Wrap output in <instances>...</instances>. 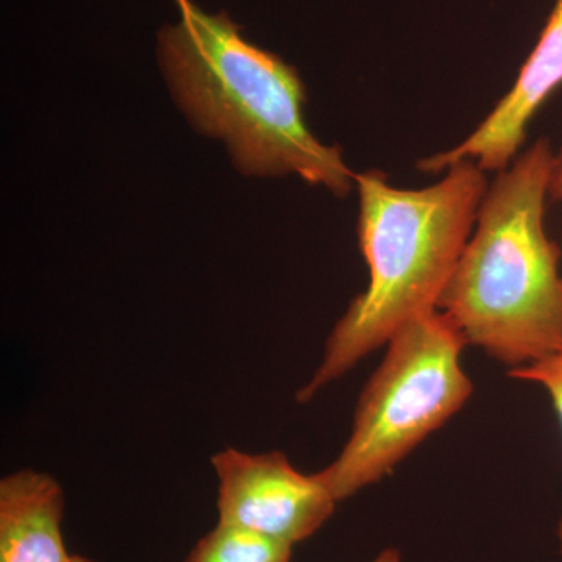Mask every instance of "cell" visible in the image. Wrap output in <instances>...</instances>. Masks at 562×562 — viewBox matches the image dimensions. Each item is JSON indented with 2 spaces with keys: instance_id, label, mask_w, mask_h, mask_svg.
Returning <instances> with one entry per match:
<instances>
[{
  "instance_id": "4",
  "label": "cell",
  "mask_w": 562,
  "mask_h": 562,
  "mask_svg": "<svg viewBox=\"0 0 562 562\" xmlns=\"http://www.w3.org/2000/svg\"><path fill=\"white\" fill-rule=\"evenodd\" d=\"M386 346L358 398L349 441L314 473L338 503L380 482L472 395L461 366L468 344L439 310L403 325Z\"/></svg>"
},
{
  "instance_id": "3",
  "label": "cell",
  "mask_w": 562,
  "mask_h": 562,
  "mask_svg": "<svg viewBox=\"0 0 562 562\" xmlns=\"http://www.w3.org/2000/svg\"><path fill=\"white\" fill-rule=\"evenodd\" d=\"M553 158L539 138L498 172L438 305L465 344L513 369L562 350L561 249L543 227Z\"/></svg>"
},
{
  "instance_id": "10",
  "label": "cell",
  "mask_w": 562,
  "mask_h": 562,
  "mask_svg": "<svg viewBox=\"0 0 562 562\" xmlns=\"http://www.w3.org/2000/svg\"><path fill=\"white\" fill-rule=\"evenodd\" d=\"M549 198L562 202V150L554 155L549 180Z\"/></svg>"
},
{
  "instance_id": "9",
  "label": "cell",
  "mask_w": 562,
  "mask_h": 562,
  "mask_svg": "<svg viewBox=\"0 0 562 562\" xmlns=\"http://www.w3.org/2000/svg\"><path fill=\"white\" fill-rule=\"evenodd\" d=\"M509 376L541 384L543 390L549 392L554 412L560 417L562 425V350L543 358L541 361L513 369V371H509ZM558 542H560V552L562 553V519L558 525Z\"/></svg>"
},
{
  "instance_id": "6",
  "label": "cell",
  "mask_w": 562,
  "mask_h": 562,
  "mask_svg": "<svg viewBox=\"0 0 562 562\" xmlns=\"http://www.w3.org/2000/svg\"><path fill=\"white\" fill-rule=\"evenodd\" d=\"M561 85L562 0H557L508 94L468 138L452 149L424 158L417 162V168L438 173L469 160L475 161L484 172L505 171L524 144L528 124Z\"/></svg>"
},
{
  "instance_id": "2",
  "label": "cell",
  "mask_w": 562,
  "mask_h": 562,
  "mask_svg": "<svg viewBox=\"0 0 562 562\" xmlns=\"http://www.w3.org/2000/svg\"><path fill=\"white\" fill-rule=\"evenodd\" d=\"M355 183L358 239L371 280L333 328L319 366L297 394L301 403L350 372L403 325L438 310L487 191L486 173L469 160L422 190L392 188L380 171L355 173Z\"/></svg>"
},
{
  "instance_id": "8",
  "label": "cell",
  "mask_w": 562,
  "mask_h": 562,
  "mask_svg": "<svg viewBox=\"0 0 562 562\" xmlns=\"http://www.w3.org/2000/svg\"><path fill=\"white\" fill-rule=\"evenodd\" d=\"M292 549L257 532L217 522L199 539L184 562H291Z\"/></svg>"
},
{
  "instance_id": "7",
  "label": "cell",
  "mask_w": 562,
  "mask_h": 562,
  "mask_svg": "<svg viewBox=\"0 0 562 562\" xmlns=\"http://www.w3.org/2000/svg\"><path fill=\"white\" fill-rule=\"evenodd\" d=\"M65 491L46 472L22 469L0 480V562H68Z\"/></svg>"
},
{
  "instance_id": "5",
  "label": "cell",
  "mask_w": 562,
  "mask_h": 562,
  "mask_svg": "<svg viewBox=\"0 0 562 562\" xmlns=\"http://www.w3.org/2000/svg\"><path fill=\"white\" fill-rule=\"evenodd\" d=\"M217 479V522L294 547L335 513L336 498L317 476L299 472L283 452L227 447L211 457Z\"/></svg>"
},
{
  "instance_id": "11",
  "label": "cell",
  "mask_w": 562,
  "mask_h": 562,
  "mask_svg": "<svg viewBox=\"0 0 562 562\" xmlns=\"http://www.w3.org/2000/svg\"><path fill=\"white\" fill-rule=\"evenodd\" d=\"M371 562H402L401 553L395 549H386L379 553V557L373 558Z\"/></svg>"
},
{
  "instance_id": "1",
  "label": "cell",
  "mask_w": 562,
  "mask_h": 562,
  "mask_svg": "<svg viewBox=\"0 0 562 562\" xmlns=\"http://www.w3.org/2000/svg\"><path fill=\"white\" fill-rule=\"evenodd\" d=\"M180 16L158 32V61L198 131L227 144L246 176H294L349 194L355 173L303 117L305 85L294 66L255 46L225 11L177 0Z\"/></svg>"
},
{
  "instance_id": "12",
  "label": "cell",
  "mask_w": 562,
  "mask_h": 562,
  "mask_svg": "<svg viewBox=\"0 0 562 562\" xmlns=\"http://www.w3.org/2000/svg\"><path fill=\"white\" fill-rule=\"evenodd\" d=\"M68 562H98V561L90 560V558H87V557H80V554H70Z\"/></svg>"
}]
</instances>
